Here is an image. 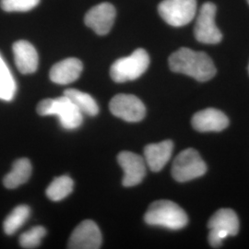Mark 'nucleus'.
<instances>
[{"mask_svg":"<svg viewBox=\"0 0 249 249\" xmlns=\"http://www.w3.org/2000/svg\"><path fill=\"white\" fill-rule=\"evenodd\" d=\"M169 67L172 71L185 74L200 82L212 80L217 71L213 59L207 53L187 47L170 55Z\"/></svg>","mask_w":249,"mask_h":249,"instance_id":"f257e3e1","label":"nucleus"},{"mask_svg":"<svg viewBox=\"0 0 249 249\" xmlns=\"http://www.w3.org/2000/svg\"><path fill=\"white\" fill-rule=\"evenodd\" d=\"M146 223L153 226H160L170 230L183 229L188 218L185 211L171 200H157L151 203L145 213Z\"/></svg>","mask_w":249,"mask_h":249,"instance_id":"f03ea898","label":"nucleus"},{"mask_svg":"<svg viewBox=\"0 0 249 249\" xmlns=\"http://www.w3.org/2000/svg\"><path fill=\"white\" fill-rule=\"evenodd\" d=\"M40 116H57L66 129H75L83 122V115L71 101L65 95L56 99H45L37 106Z\"/></svg>","mask_w":249,"mask_h":249,"instance_id":"7ed1b4c3","label":"nucleus"},{"mask_svg":"<svg viewBox=\"0 0 249 249\" xmlns=\"http://www.w3.org/2000/svg\"><path fill=\"white\" fill-rule=\"evenodd\" d=\"M150 56L146 50L139 48L128 56L117 59L110 70L112 80L118 83L139 79L148 70Z\"/></svg>","mask_w":249,"mask_h":249,"instance_id":"20e7f679","label":"nucleus"},{"mask_svg":"<svg viewBox=\"0 0 249 249\" xmlns=\"http://www.w3.org/2000/svg\"><path fill=\"white\" fill-rule=\"evenodd\" d=\"M209 242L214 248H220L223 240L228 236L236 235L239 231V220L231 209H221L212 216L208 223Z\"/></svg>","mask_w":249,"mask_h":249,"instance_id":"39448f33","label":"nucleus"},{"mask_svg":"<svg viewBox=\"0 0 249 249\" xmlns=\"http://www.w3.org/2000/svg\"><path fill=\"white\" fill-rule=\"evenodd\" d=\"M207 166L199 153L194 149L181 151L173 162L172 176L178 182H187L202 177Z\"/></svg>","mask_w":249,"mask_h":249,"instance_id":"423d86ee","label":"nucleus"},{"mask_svg":"<svg viewBox=\"0 0 249 249\" xmlns=\"http://www.w3.org/2000/svg\"><path fill=\"white\" fill-rule=\"evenodd\" d=\"M158 11L162 19L171 26H184L196 16V0H163Z\"/></svg>","mask_w":249,"mask_h":249,"instance_id":"0eeeda50","label":"nucleus"},{"mask_svg":"<svg viewBox=\"0 0 249 249\" xmlns=\"http://www.w3.org/2000/svg\"><path fill=\"white\" fill-rule=\"evenodd\" d=\"M217 8L212 2H207L201 6L196 17L194 35L199 43L206 45L219 44L223 35L215 23Z\"/></svg>","mask_w":249,"mask_h":249,"instance_id":"6e6552de","label":"nucleus"},{"mask_svg":"<svg viewBox=\"0 0 249 249\" xmlns=\"http://www.w3.org/2000/svg\"><path fill=\"white\" fill-rule=\"evenodd\" d=\"M109 107L114 116L126 122H140L146 116L142 100L132 94H117L111 100Z\"/></svg>","mask_w":249,"mask_h":249,"instance_id":"1a4fd4ad","label":"nucleus"},{"mask_svg":"<svg viewBox=\"0 0 249 249\" xmlns=\"http://www.w3.org/2000/svg\"><path fill=\"white\" fill-rule=\"evenodd\" d=\"M102 246V233L98 225L90 220L83 221L74 229L68 249H98Z\"/></svg>","mask_w":249,"mask_h":249,"instance_id":"9d476101","label":"nucleus"},{"mask_svg":"<svg viewBox=\"0 0 249 249\" xmlns=\"http://www.w3.org/2000/svg\"><path fill=\"white\" fill-rule=\"evenodd\" d=\"M117 160L124 171V187H134L142 182L146 176V162L142 156L131 151H122L118 154Z\"/></svg>","mask_w":249,"mask_h":249,"instance_id":"9b49d317","label":"nucleus"},{"mask_svg":"<svg viewBox=\"0 0 249 249\" xmlns=\"http://www.w3.org/2000/svg\"><path fill=\"white\" fill-rule=\"evenodd\" d=\"M116 9L110 3H101L91 8L85 16V24L98 36H106L114 25Z\"/></svg>","mask_w":249,"mask_h":249,"instance_id":"f8f14e48","label":"nucleus"},{"mask_svg":"<svg viewBox=\"0 0 249 249\" xmlns=\"http://www.w3.org/2000/svg\"><path fill=\"white\" fill-rule=\"evenodd\" d=\"M229 124L228 117L222 111L208 108L196 113L192 117V125L199 132H219Z\"/></svg>","mask_w":249,"mask_h":249,"instance_id":"ddd939ff","label":"nucleus"},{"mask_svg":"<svg viewBox=\"0 0 249 249\" xmlns=\"http://www.w3.org/2000/svg\"><path fill=\"white\" fill-rule=\"evenodd\" d=\"M16 67L22 74L35 73L38 68L39 57L35 46L25 40H20L12 46Z\"/></svg>","mask_w":249,"mask_h":249,"instance_id":"4468645a","label":"nucleus"},{"mask_svg":"<svg viewBox=\"0 0 249 249\" xmlns=\"http://www.w3.org/2000/svg\"><path fill=\"white\" fill-rule=\"evenodd\" d=\"M174 150L172 141L149 144L144 149V160L152 172H160L170 160Z\"/></svg>","mask_w":249,"mask_h":249,"instance_id":"2eb2a0df","label":"nucleus"},{"mask_svg":"<svg viewBox=\"0 0 249 249\" xmlns=\"http://www.w3.org/2000/svg\"><path fill=\"white\" fill-rule=\"evenodd\" d=\"M83 65L78 58H67L54 64L50 71V80L56 84L67 85L80 78Z\"/></svg>","mask_w":249,"mask_h":249,"instance_id":"dca6fc26","label":"nucleus"},{"mask_svg":"<svg viewBox=\"0 0 249 249\" xmlns=\"http://www.w3.org/2000/svg\"><path fill=\"white\" fill-rule=\"evenodd\" d=\"M32 163L27 158H20L14 161L12 169L4 178V186L9 189H14L25 184L32 175Z\"/></svg>","mask_w":249,"mask_h":249,"instance_id":"f3484780","label":"nucleus"},{"mask_svg":"<svg viewBox=\"0 0 249 249\" xmlns=\"http://www.w3.org/2000/svg\"><path fill=\"white\" fill-rule=\"evenodd\" d=\"M64 95L71 101L82 115L94 116L98 114V105L93 97L88 93L79 89H68L64 91Z\"/></svg>","mask_w":249,"mask_h":249,"instance_id":"a211bd4d","label":"nucleus"},{"mask_svg":"<svg viewBox=\"0 0 249 249\" xmlns=\"http://www.w3.org/2000/svg\"><path fill=\"white\" fill-rule=\"evenodd\" d=\"M31 210L27 205H19L16 207L3 223V229L6 234L12 235L26 223L30 217Z\"/></svg>","mask_w":249,"mask_h":249,"instance_id":"6ab92c4d","label":"nucleus"},{"mask_svg":"<svg viewBox=\"0 0 249 249\" xmlns=\"http://www.w3.org/2000/svg\"><path fill=\"white\" fill-rule=\"evenodd\" d=\"M74 182L68 176L54 178L46 188V196L53 201H60L69 196L73 190Z\"/></svg>","mask_w":249,"mask_h":249,"instance_id":"aec40b11","label":"nucleus"},{"mask_svg":"<svg viewBox=\"0 0 249 249\" xmlns=\"http://www.w3.org/2000/svg\"><path fill=\"white\" fill-rule=\"evenodd\" d=\"M17 90L16 81L2 56L0 55V100L9 102Z\"/></svg>","mask_w":249,"mask_h":249,"instance_id":"412c9836","label":"nucleus"},{"mask_svg":"<svg viewBox=\"0 0 249 249\" xmlns=\"http://www.w3.org/2000/svg\"><path fill=\"white\" fill-rule=\"evenodd\" d=\"M46 235V229L43 226H36L23 232L19 236V245L26 249H36L40 246L41 241Z\"/></svg>","mask_w":249,"mask_h":249,"instance_id":"4be33fe9","label":"nucleus"},{"mask_svg":"<svg viewBox=\"0 0 249 249\" xmlns=\"http://www.w3.org/2000/svg\"><path fill=\"white\" fill-rule=\"evenodd\" d=\"M40 0H1L0 6L7 12H25L35 9Z\"/></svg>","mask_w":249,"mask_h":249,"instance_id":"5701e85b","label":"nucleus"},{"mask_svg":"<svg viewBox=\"0 0 249 249\" xmlns=\"http://www.w3.org/2000/svg\"><path fill=\"white\" fill-rule=\"evenodd\" d=\"M247 1H248V3L249 4V0H247Z\"/></svg>","mask_w":249,"mask_h":249,"instance_id":"b1692460","label":"nucleus"},{"mask_svg":"<svg viewBox=\"0 0 249 249\" xmlns=\"http://www.w3.org/2000/svg\"></svg>","mask_w":249,"mask_h":249,"instance_id":"393cba45","label":"nucleus"}]
</instances>
